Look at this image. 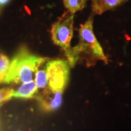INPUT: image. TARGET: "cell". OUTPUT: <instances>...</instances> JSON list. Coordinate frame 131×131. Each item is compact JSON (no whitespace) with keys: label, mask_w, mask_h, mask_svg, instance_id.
Returning a JSON list of instances; mask_svg holds the SVG:
<instances>
[{"label":"cell","mask_w":131,"mask_h":131,"mask_svg":"<svg viewBox=\"0 0 131 131\" xmlns=\"http://www.w3.org/2000/svg\"><path fill=\"white\" fill-rule=\"evenodd\" d=\"M79 38L78 44L71 49L70 53L66 58L69 66L73 67L79 61H84L88 66L93 65L98 61L107 63V58L94 34L92 15L80 26Z\"/></svg>","instance_id":"6da1fadb"},{"label":"cell","mask_w":131,"mask_h":131,"mask_svg":"<svg viewBox=\"0 0 131 131\" xmlns=\"http://www.w3.org/2000/svg\"><path fill=\"white\" fill-rule=\"evenodd\" d=\"M47 58L31 54L26 47H22L10 62L5 83H26L32 81L39 68Z\"/></svg>","instance_id":"7a4b0ae2"},{"label":"cell","mask_w":131,"mask_h":131,"mask_svg":"<svg viewBox=\"0 0 131 131\" xmlns=\"http://www.w3.org/2000/svg\"><path fill=\"white\" fill-rule=\"evenodd\" d=\"M74 14L68 10L52 26V42L63 50L66 58L71 49V41L74 33Z\"/></svg>","instance_id":"3957f363"},{"label":"cell","mask_w":131,"mask_h":131,"mask_svg":"<svg viewBox=\"0 0 131 131\" xmlns=\"http://www.w3.org/2000/svg\"><path fill=\"white\" fill-rule=\"evenodd\" d=\"M48 75L47 88L55 92H63L69 79V64L63 60H54L46 64Z\"/></svg>","instance_id":"277c9868"},{"label":"cell","mask_w":131,"mask_h":131,"mask_svg":"<svg viewBox=\"0 0 131 131\" xmlns=\"http://www.w3.org/2000/svg\"><path fill=\"white\" fill-rule=\"evenodd\" d=\"M62 96L63 92H55L47 88L41 93L38 94L37 99L45 111L52 112L61 106L63 101Z\"/></svg>","instance_id":"5b68a950"},{"label":"cell","mask_w":131,"mask_h":131,"mask_svg":"<svg viewBox=\"0 0 131 131\" xmlns=\"http://www.w3.org/2000/svg\"><path fill=\"white\" fill-rule=\"evenodd\" d=\"M125 0H92V11L93 14L101 15L122 4Z\"/></svg>","instance_id":"8992f818"},{"label":"cell","mask_w":131,"mask_h":131,"mask_svg":"<svg viewBox=\"0 0 131 131\" xmlns=\"http://www.w3.org/2000/svg\"><path fill=\"white\" fill-rule=\"evenodd\" d=\"M38 88L35 81L23 83L18 89L13 91V97L18 98H32L37 93Z\"/></svg>","instance_id":"52a82bcc"},{"label":"cell","mask_w":131,"mask_h":131,"mask_svg":"<svg viewBox=\"0 0 131 131\" xmlns=\"http://www.w3.org/2000/svg\"><path fill=\"white\" fill-rule=\"evenodd\" d=\"M88 0H63V4L66 9L74 14L84 8Z\"/></svg>","instance_id":"ba28073f"},{"label":"cell","mask_w":131,"mask_h":131,"mask_svg":"<svg viewBox=\"0 0 131 131\" xmlns=\"http://www.w3.org/2000/svg\"><path fill=\"white\" fill-rule=\"evenodd\" d=\"M35 82L38 89H45L48 86V75L46 67L43 69H38L35 74Z\"/></svg>","instance_id":"9c48e42d"},{"label":"cell","mask_w":131,"mask_h":131,"mask_svg":"<svg viewBox=\"0 0 131 131\" xmlns=\"http://www.w3.org/2000/svg\"><path fill=\"white\" fill-rule=\"evenodd\" d=\"M9 65L10 62L7 56L0 53V84L5 82L9 71Z\"/></svg>","instance_id":"30bf717a"},{"label":"cell","mask_w":131,"mask_h":131,"mask_svg":"<svg viewBox=\"0 0 131 131\" xmlns=\"http://www.w3.org/2000/svg\"><path fill=\"white\" fill-rule=\"evenodd\" d=\"M14 90L11 88H2L0 89V104L7 101L13 98Z\"/></svg>","instance_id":"8fae6325"},{"label":"cell","mask_w":131,"mask_h":131,"mask_svg":"<svg viewBox=\"0 0 131 131\" xmlns=\"http://www.w3.org/2000/svg\"><path fill=\"white\" fill-rule=\"evenodd\" d=\"M9 1L10 0H0V10H1V8L7 5Z\"/></svg>","instance_id":"7c38bea8"}]
</instances>
